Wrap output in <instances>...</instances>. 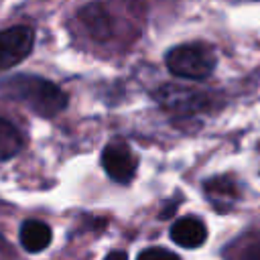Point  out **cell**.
<instances>
[{"label":"cell","instance_id":"cell-2","mask_svg":"<svg viewBox=\"0 0 260 260\" xmlns=\"http://www.w3.org/2000/svg\"><path fill=\"white\" fill-rule=\"evenodd\" d=\"M165 63L181 79H205L215 69V51L205 43H183L167 53Z\"/></svg>","mask_w":260,"mask_h":260},{"label":"cell","instance_id":"cell-8","mask_svg":"<svg viewBox=\"0 0 260 260\" xmlns=\"http://www.w3.org/2000/svg\"><path fill=\"white\" fill-rule=\"evenodd\" d=\"M79 20L87 28V32L98 41H104L112 35V18H110V14L106 12V8L102 4L85 6L79 12Z\"/></svg>","mask_w":260,"mask_h":260},{"label":"cell","instance_id":"cell-6","mask_svg":"<svg viewBox=\"0 0 260 260\" xmlns=\"http://www.w3.org/2000/svg\"><path fill=\"white\" fill-rule=\"evenodd\" d=\"M203 189H205L207 199L211 201V205L217 211H228L238 201V197H240L238 183L234 181V177H228V175L207 179L205 185H203Z\"/></svg>","mask_w":260,"mask_h":260},{"label":"cell","instance_id":"cell-13","mask_svg":"<svg viewBox=\"0 0 260 260\" xmlns=\"http://www.w3.org/2000/svg\"><path fill=\"white\" fill-rule=\"evenodd\" d=\"M104 260H128V258H126V254L122 250H116V252H110Z\"/></svg>","mask_w":260,"mask_h":260},{"label":"cell","instance_id":"cell-4","mask_svg":"<svg viewBox=\"0 0 260 260\" xmlns=\"http://www.w3.org/2000/svg\"><path fill=\"white\" fill-rule=\"evenodd\" d=\"M102 167L110 179L126 185L136 175L138 158H136L134 150L124 140H112L106 144V148L102 152Z\"/></svg>","mask_w":260,"mask_h":260},{"label":"cell","instance_id":"cell-3","mask_svg":"<svg viewBox=\"0 0 260 260\" xmlns=\"http://www.w3.org/2000/svg\"><path fill=\"white\" fill-rule=\"evenodd\" d=\"M156 102L179 118H193L213 110V95L185 85H162L154 91Z\"/></svg>","mask_w":260,"mask_h":260},{"label":"cell","instance_id":"cell-1","mask_svg":"<svg viewBox=\"0 0 260 260\" xmlns=\"http://www.w3.org/2000/svg\"><path fill=\"white\" fill-rule=\"evenodd\" d=\"M0 93L8 100L24 104L39 116H55L67 106L65 91L53 81L39 75H12L0 81Z\"/></svg>","mask_w":260,"mask_h":260},{"label":"cell","instance_id":"cell-11","mask_svg":"<svg viewBox=\"0 0 260 260\" xmlns=\"http://www.w3.org/2000/svg\"><path fill=\"white\" fill-rule=\"evenodd\" d=\"M136 260H181V258L167 248H146L138 254Z\"/></svg>","mask_w":260,"mask_h":260},{"label":"cell","instance_id":"cell-12","mask_svg":"<svg viewBox=\"0 0 260 260\" xmlns=\"http://www.w3.org/2000/svg\"><path fill=\"white\" fill-rule=\"evenodd\" d=\"M238 260H260V236H256L244 244Z\"/></svg>","mask_w":260,"mask_h":260},{"label":"cell","instance_id":"cell-5","mask_svg":"<svg viewBox=\"0 0 260 260\" xmlns=\"http://www.w3.org/2000/svg\"><path fill=\"white\" fill-rule=\"evenodd\" d=\"M35 45V32L30 26L18 24L0 30V71L20 63Z\"/></svg>","mask_w":260,"mask_h":260},{"label":"cell","instance_id":"cell-9","mask_svg":"<svg viewBox=\"0 0 260 260\" xmlns=\"http://www.w3.org/2000/svg\"><path fill=\"white\" fill-rule=\"evenodd\" d=\"M51 228L45 221L28 219L20 225V244L28 252H41L51 244Z\"/></svg>","mask_w":260,"mask_h":260},{"label":"cell","instance_id":"cell-7","mask_svg":"<svg viewBox=\"0 0 260 260\" xmlns=\"http://www.w3.org/2000/svg\"><path fill=\"white\" fill-rule=\"evenodd\" d=\"M171 240L181 248H199L207 240V228L199 217L185 215L171 225Z\"/></svg>","mask_w":260,"mask_h":260},{"label":"cell","instance_id":"cell-10","mask_svg":"<svg viewBox=\"0 0 260 260\" xmlns=\"http://www.w3.org/2000/svg\"><path fill=\"white\" fill-rule=\"evenodd\" d=\"M22 148V136L14 124L0 118V160L14 156Z\"/></svg>","mask_w":260,"mask_h":260}]
</instances>
